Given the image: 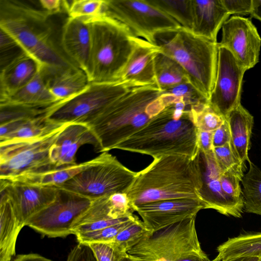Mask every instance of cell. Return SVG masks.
I'll use <instances>...</instances> for the list:
<instances>
[{
    "label": "cell",
    "instance_id": "cell-1",
    "mask_svg": "<svg viewBox=\"0 0 261 261\" xmlns=\"http://www.w3.org/2000/svg\"><path fill=\"white\" fill-rule=\"evenodd\" d=\"M50 16L18 0H0V29L32 58L44 77L77 67L56 46Z\"/></svg>",
    "mask_w": 261,
    "mask_h": 261
},
{
    "label": "cell",
    "instance_id": "cell-2",
    "mask_svg": "<svg viewBox=\"0 0 261 261\" xmlns=\"http://www.w3.org/2000/svg\"><path fill=\"white\" fill-rule=\"evenodd\" d=\"M178 100L155 85L137 87L108 106L87 125L96 137L100 152L115 149Z\"/></svg>",
    "mask_w": 261,
    "mask_h": 261
},
{
    "label": "cell",
    "instance_id": "cell-3",
    "mask_svg": "<svg viewBox=\"0 0 261 261\" xmlns=\"http://www.w3.org/2000/svg\"><path fill=\"white\" fill-rule=\"evenodd\" d=\"M181 98L167 106L145 126L118 144L115 149L150 155L195 158L199 153L198 130Z\"/></svg>",
    "mask_w": 261,
    "mask_h": 261
},
{
    "label": "cell",
    "instance_id": "cell-4",
    "mask_svg": "<svg viewBox=\"0 0 261 261\" xmlns=\"http://www.w3.org/2000/svg\"><path fill=\"white\" fill-rule=\"evenodd\" d=\"M202 186L199 153L194 159L167 155L154 159L137 172L126 193L133 210L137 206L161 200L201 199Z\"/></svg>",
    "mask_w": 261,
    "mask_h": 261
},
{
    "label": "cell",
    "instance_id": "cell-5",
    "mask_svg": "<svg viewBox=\"0 0 261 261\" xmlns=\"http://www.w3.org/2000/svg\"><path fill=\"white\" fill-rule=\"evenodd\" d=\"M91 33L86 74L90 83L120 81L138 37L118 21L101 14L86 18Z\"/></svg>",
    "mask_w": 261,
    "mask_h": 261
},
{
    "label": "cell",
    "instance_id": "cell-6",
    "mask_svg": "<svg viewBox=\"0 0 261 261\" xmlns=\"http://www.w3.org/2000/svg\"><path fill=\"white\" fill-rule=\"evenodd\" d=\"M154 44L180 64L191 84L208 100L216 76L218 42L180 27L156 33Z\"/></svg>",
    "mask_w": 261,
    "mask_h": 261
},
{
    "label": "cell",
    "instance_id": "cell-7",
    "mask_svg": "<svg viewBox=\"0 0 261 261\" xmlns=\"http://www.w3.org/2000/svg\"><path fill=\"white\" fill-rule=\"evenodd\" d=\"M195 218L147 232L127 253L138 261H210L200 246Z\"/></svg>",
    "mask_w": 261,
    "mask_h": 261
},
{
    "label": "cell",
    "instance_id": "cell-8",
    "mask_svg": "<svg viewBox=\"0 0 261 261\" xmlns=\"http://www.w3.org/2000/svg\"><path fill=\"white\" fill-rule=\"evenodd\" d=\"M137 87L126 81L90 83L82 92L54 105L46 117L59 124L87 125L108 106Z\"/></svg>",
    "mask_w": 261,
    "mask_h": 261
},
{
    "label": "cell",
    "instance_id": "cell-9",
    "mask_svg": "<svg viewBox=\"0 0 261 261\" xmlns=\"http://www.w3.org/2000/svg\"><path fill=\"white\" fill-rule=\"evenodd\" d=\"M137 173L106 152L101 161L86 168L58 187L92 200L114 193H126Z\"/></svg>",
    "mask_w": 261,
    "mask_h": 261
},
{
    "label": "cell",
    "instance_id": "cell-10",
    "mask_svg": "<svg viewBox=\"0 0 261 261\" xmlns=\"http://www.w3.org/2000/svg\"><path fill=\"white\" fill-rule=\"evenodd\" d=\"M68 124L41 138L0 143V178L8 179L55 168L49 158L50 149Z\"/></svg>",
    "mask_w": 261,
    "mask_h": 261
},
{
    "label": "cell",
    "instance_id": "cell-11",
    "mask_svg": "<svg viewBox=\"0 0 261 261\" xmlns=\"http://www.w3.org/2000/svg\"><path fill=\"white\" fill-rule=\"evenodd\" d=\"M102 13L121 23L135 36L153 44L156 33L181 27L148 0H105Z\"/></svg>",
    "mask_w": 261,
    "mask_h": 261
},
{
    "label": "cell",
    "instance_id": "cell-12",
    "mask_svg": "<svg viewBox=\"0 0 261 261\" xmlns=\"http://www.w3.org/2000/svg\"><path fill=\"white\" fill-rule=\"evenodd\" d=\"M58 188L55 199L25 224L42 237L65 238L72 234L74 225L92 201L87 197Z\"/></svg>",
    "mask_w": 261,
    "mask_h": 261
},
{
    "label": "cell",
    "instance_id": "cell-13",
    "mask_svg": "<svg viewBox=\"0 0 261 261\" xmlns=\"http://www.w3.org/2000/svg\"><path fill=\"white\" fill-rule=\"evenodd\" d=\"M246 71L227 49L218 45L216 76L208 103L225 119L241 104L242 82Z\"/></svg>",
    "mask_w": 261,
    "mask_h": 261
},
{
    "label": "cell",
    "instance_id": "cell-14",
    "mask_svg": "<svg viewBox=\"0 0 261 261\" xmlns=\"http://www.w3.org/2000/svg\"><path fill=\"white\" fill-rule=\"evenodd\" d=\"M218 45L227 49L246 70L259 61L261 38L250 19L239 16L228 18L222 27Z\"/></svg>",
    "mask_w": 261,
    "mask_h": 261
},
{
    "label": "cell",
    "instance_id": "cell-15",
    "mask_svg": "<svg viewBox=\"0 0 261 261\" xmlns=\"http://www.w3.org/2000/svg\"><path fill=\"white\" fill-rule=\"evenodd\" d=\"M59 188L0 179V191L10 199L16 215L24 226L32 216L50 204Z\"/></svg>",
    "mask_w": 261,
    "mask_h": 261
},
{
    "label": "cell",
    "instance_id": "cell-16",
    "mask_svg": "<svg viewBox=\"0 0 261 261\" xmlns=\"http://www.w3.org/2000/svg\"><path fill=\"white\" fill-rule=\"evenodd\" d=\"M206 204L199 199H175L154 201L134 208L151 231L160 229L185 219L196 216Z\"/></svg>",
    "mask_w": 261,
    "mask_h": 261
},
{
    "label": "cell",
    "instance_id": "cell-17",
    "mask_svg": "<svg viewBox=\"0 0 261 261\" xmlns=\"http://www.w3.org/2000/svg\"><path fill=\"white\" fill-rule=\"evenodd\" d=\"M199 161L202 186L200 198L208 206L227 216L242 217L244 203L228 197L222 190L220 176L222 172L215 158L213 150L203 152L199 150Z\"/></svg>",
    "mask_w": 261,
    "mask_h": 261
},
{
    "label": "cell",
    "instance_id": "cell-18",
    "mask_svg": "<svg viewBox=\"0 0 261 261\" xmlns=\"http://www.w3.org/2000/svg\"><path fill=\"white\" fill-rule=\"evenodd\" d=\"M91 144L99 152L98 142L86 124L70 123L63 129L49 151L50 161L55 168L76 164L75 154L81 146Z\"/></svg>",
    "mask_w": 261,
    "mask_h": 261
},
{
    "label": "cell",
    "instance_id": "cell-19",
    "mask_svg": "<svg viewBox=\"0 0 261 261\" xmlns=\"http://www.w3.org/2000/svg\"><path fill=\"white\" fill-rule=\"evenodd\" d=\"M61 46L66 57L86 74L90 52L91 33L86 18L68 17L62 27Z\"/></svg>",
    "mask_w": 261,
    "mask_h": 261
},
{
    "label": "cell",
    "instance_id": "cell-20",
    "mask_svg": "<svg viewBox=\"0 0 261 261\" xmlns=\"http://www.w3.org/2000/svg\"><path fill=\"white\" fill-rule=\"evenodd\" d=\"M162 51L156 45L138 37L135 48L119 81L130 82L139 87L156 84L154 58Z\"/></svg>",
    "mask_w": 261,
    "mask_h": 261
},
{
    "label": "cell",
    "instance_id": "cell-21",
    "mask_svg": "<svg viewBox=\"0 0 261 261\" xmlns=\"http://www.w3.org/2000/svg\"><path fill=\"white\" fill-rule=\"evenodd\" d=\"M193 13L192 32L217 42V34L230 14L221 0H191Z\"/></svg>",
    "mask_w": 261,
    "mask_h": 261
},
{
    "label": "cell",
    "instance_id": "cell-22",
    "mask_svg": "<svg viewBox=\"0 0 261 261\" xmlns=\"http://www.w3.org/2000/svg\"><path fill=\"white\" fill-rule=\"evenodd\" d=\"M39 70L36 62L24 52L1 68L0 101L23 87Z\"/></svg>",
    "mask_w": 261,
    "mask_h": 261
},
{
    "label": "cell",
    "instance_id": "cell-23",
    "mask_svg": "<svg viewBox=\"0 0 261 261\" xmlns=\"http://www.w3.org/2000/svg\"><path fill=\"white\" fill-rule=\"evenodd\" d=\"M111 195V194H110ZM110 195L93 199L91 203L71 229L75 236L94 231L125 221L134 215L114 219L112 215V204Z\"/></svg>",
    "mask_w": 261,
    "mask_h": 261
},
{
    "label": "cell",
    "instance_id": "cell-24",
    "mask_svg": "<svg viewBox=\"0 0 261 261\" xmlns=\"http://www.w3.org/2000/svg\"><path fill=\"white\" fill-rule=\"evenodd\" d=\"M229 127L230 143L237 157L245 166L250 161L248 150L253 125V116L241 104L228 114L226 119Z\"/></svg>",
    "mask_w": 261,
    "mask_h": 261
},
{
    "label": "cell",
    "instance_id": "cell-25",
    "mask_svg": "<svg viewBox=\"0 0 261 261\" xmlns=\"http://www.w3.org/2000/svg\"><path fill=\"white\" fill-rule=\"evenodd\" d=\"M23 227L8 196L0 191V261H11L15 255L17 237Z\"/></svg>",
    "mask_w": 261,
    "mask_h": 261
},
{
    "label": "cell",
    "instance_id": "cell-26",
    "mask_svg": "<svg viewBox=\"0 0 261 261\" xmlns=\"http://www.w3.org/2000/svg\"><path fill=\"white\" fill-rule=\"evenodd\" d=\"M106 153V152H102L95 158L82 163L54 168L43 172L23 174L5 179L42 186L59 187L86 168L101 161L105 156Z\"/></svg>",
    "mask_w": 261,
    "mask_h": 261
},
{
    "label": "cell",
    "instance_id": "cell-27",
    "mask_svg": "<svg viewBox=\"0 0 261 261\" xmlns=\"http://www.w3.org/2000/svg\"><path fill=\"white\" fill-rule=\"evenodd\" d=\"M59 101L48 88L43 74L39 70L23 87L0 104H15L34 107H50Z\"/></svg>",
    "mask_w": 261,
    "mask_h": 261
},
{
    "label": "cell",
    "instance_id": "cell-28",
    "mask_svg": "<svg viewBox=\"0 0 261 261\" xmlns=\"http://www.w3.org/2000/svg\"><path fill=\"white\" fill-rule=\"evenodd\" d=\"M44 79L48 88L59 102L80 93L90 84L86 73L78 67L64 70Z\"/></svg>",
    "mask_w": 261,
    "mask_h": 261
},
{
    "label": "cell",
    "instance_id": "cell-29",
    "mask_svg": "<svg viewBox=\"0 0 261 261\" xmlns=\"http://www.w3.org/2000/svg\"><path fill=\"white\" fill-rule=\"evenodd\" d=\"M217 251L215 259L218 261L243 256L261 258V232L241 234L229 238L217 247Z\"/></svg>",
    "mask_w": 261,
    "mask_h": 261
},
{
    "label": "cell",
    "instance_id": "cell-30",
    "mask_svg": "<svg viewBox=\"0 0 261 261\" xmlns=\"http://www.w3.org/2000/svg\"><path fill=\"white\" fill-rule=\"evenodd\" d=\"M154 70L156 84L162 91L181 83H190L180 64L162 51L155 57Z\"/></svg>",
    "mask_w": 261,
    "mask_h": 261
},
{
    "label": "cell",
    "instance_id": "cell-31",
    "mask_svg": "<svg viewBox=\"0 0 261 261\" xmlns=\"http://www.w3.org/2000/svg\"><path fill=\"white\" fill-rule=\"evenodd\" d=\"M248 171L242 180L244 210L261 215V170L250 161Z\"/></svg>",
    "mask_w": 261,
    "mask_h": 261
},
{
    "label": "cell",
    "instance_id": "cell-32",
    "mask_svg": "<svg viewBox=\"0 0 261 261\" xmlns=\"http://www.w3.org/2000/svg\"><path fill=\"white\" fill-rule=\"evenodd\" d=\"M64 124L55 123L46 116L29 119L16 130L1 139L0 143L41 138L53 133Z\"/></svg>",
    "mask_w": 261,
    "mask_h": 261
},
{
    "label": "cell",
    "instance_id": "cell-33",
    "mask_svg": "<svg viewBox=\"0 0 261 261\" xmlns=\"http://www.w3.org/2000/svg\"><path fill=\"white\" fill-rule=\"evenodd\" d=\"M148 2L176 21L182 28L192 31L191 0H148Z\"/></svg>",
    "mask_w": 261,
    "mask_h": 261
},
{
    "label": "cell",
    "instance_id": "cell-34",
    "mask_svg": "<svg viewBox=\"0 0 261 261\" xmlns=\"http://www.w3.org/2000/svg\"><path fill=\"white\" fill-rule=\"evenodd\" d=\"M190 111L195 125L199 131L214 132L225 120L208 102L192 106Z\"/></svg>",
    "mask_w": 261,
    "mask_h": 261
},
{
    "label": "cell",
    "instance_id": "cell-35",
    "mask_svg": "<svg viewBox=\"0 0 261 261\" xmlns=\"http://www.w3.org/2000/svg\"><path fill=\"white\" fill-rule=\"evenodd\" d=\"M53 106L42 107L15 104H0V124L18 119H31L47 116Z\"/></svg>",
    "mask_w": 261,
    "mask_h": 261
},
{
    "label": "cell",
    "instance_id": "cell-36",
    "mask_svg": "<svg viewBox=\"0 0 261 261\" xmlns=\"http://www.w3.org/2000/svg\"><path fill=\"white\" fill-rule=\"evenodd\" d=\"M246 168L242 163L238 164L222 172L220 176L221 187L224 193L232 199L243 203L240 182Z\"/></svg>",
    "mask_w": 261,
    "mask_h": 261
},
{
    "label": "cell",
    "instance_id": "cell-37",
    "mask_svg": "<svg viewBox=\"0 0 261 261\" xmlns=\"http://www.w3.org/2000/svg\"><path fill=\"white\" fill-rule=\"evenodd\" d=\"M150 230L138 217L120 231L112 242L121 251L127 252Z\"/></svg>",
    "mask_w": 261,
    "mask_h": 261
},
{
    "label": "cell",
    "instance_id": "cell-38",
    "mask_svg": "<svg viewBox=\"0 0 261 261\" xmlns=\"http://www.w3.org/2000/svg\"><path fill=\"white\" fill-rule=\"evenodd\" d=\"M138 217L134 215L130 219L105 228L76 235L79 243H108L112 242L117 235L135 220Z\"/></svg>",
    "mask_w": 261,
    "mask_h": 261
},
{
    "label": "cell",
    "instance_id": "cell-39",
    "mask_svg": "<svg viewBox=\"0 0 261 261\" xmlns=\"http://www.w3.org/2000/svg\"><path fill=\"white\" fill-rule=\"evenodd\" d=\"M105 0L65 1L66 11L71 18H90L102 13Z\"/></svg>",
    "mask_w": 261,
    "mask_h": 261
},
{
    "label": "cell",
    "instance_id": "cell-40",
    "mask_svg": "<svg viewBox=\"0 0 261 261\" xmlns=\"http://www.w3.org/2000/svg\"><path fill=\"white\" fill-rule=\"evenodd\" d=\"M162 92L181 98L186 104L190 107L200 103L208 102V100L191 83H181Z\"/></svg>",
    "mask_w": 261,
    "mask_h": 261
},
{
    "label": "cell",
    "instance_id": "cell-41",
    "mask_svg": "<svg viewBox=\"0 0 261 261\" xmlns=\"http://www.w3.org/2000/svg\"><path fill=\"white\" fill-rule=\"evenodd\" d=\"M88 244L97 261H119L127 253L120 250L112 242L91 243Z\"/></svg>",
    "mask_w": 261,
    "mask_h": 261
},
{
    "label": "cell",
    "instance_id": "cell-42",
    "mask_svg": "<svg viewBox=\"0 0 261 261\" xmlns=\"http://www.w3.org/2000/svg\"><path fill=\"white\" fill-rule=\"evenodd\" d=\"M213 151L217 163L222 172L235 165L242 163L237 157L230 142L224 146L214 147Z\"/></svg>",
    "mask_w": 261,
    "mask_h": 261
},
{
    "label": "cell",
    "instance_id": "cell-43",
    "mask_svg": "<svg viewBox=\"0 0 261 261\" xmlns=\"http://www.w3.org/2000/svg\"><path fill=\"white\" fill-rule=\"evenodd\" d=\"M66 261H97L88 244L79 243L69 252Z\"/></svg>",
    "mask_w": 261,
    "mask_h": 261
},
{
    "label": "cell",
    "instance_id": "cell-44",
    "mask_svg": "<svg viewBox=\"0 0 261 261\" xmlns=\"http://www.w3.org/2000/svg\"><path fill=\"white\" fill-rule=\"evenodd\" d=\"M223 5L230 14H250L252 0H221Z\"/></svg>",
    "mask_w": 261,
    "mask_h": 261
},
{
    "label": "cell",
    "instance_id": "cell-45",
    "mask_svg": "<svg viewBox=\"0 0 261 261\" xmlns=\"http://www.w3.org/2000/svg\"><path fill=\"white\" fill-rule=\"evenodd\" d=\"M229 127L226 119L223 124L214 132L213 145L214 147L224 146L230 141Z\"/></svg>",
    "mask_w": 261,
    "mask_h": 261
},
{
    "label": "cell",
    "instance_id": "cell-46",
    "mask_svg": "<svg viewBox=\"0 0 261 261\" xmlns=\"http://www.w3.org/2000/svg\"><path fill=\"white\" fill-rule=\"evenodd\" d=\"M213 135L214 132L198 130V143L200 151L206 153L213 150Z\"/></svg>",
    "mask_w": 261,
    "mask_h": 261
},
{
    "label": "cell",
    "instance_id": "cell-47",
    "mask_svg": "<svg viewBox=\"0 0 261 261\" xmlns=\"http://www.w3.org/2000/svg\"><path fill=\"white\" fill-rule=\"evenodd\" d=\"M41 9L50 16L62 11L64 8L63 1L60 0H39Z\"/></svg>",
    "mask_w": 261,
    "mask_h": 261
},
{
    "label": "cell",
    "instance_id": "cell-48",
    "mask_svg": "<svg viewBox=\"0 0 261 261\" xmlns=\"http://www.w3.org/2000/svg\"><path fill=\"white\" fill-rule=\"evenodd\" d=\"M11 261H53L36 253L18 254Z\"/></svg>",
    "mask_w": 261,
    "mask_h": 261
},
{
    "label": "cell",
    "instance_id": "cell-49",
    "mask_svg": "<svg viewBox=\"0 0 261 261\" xmlns=\"http://www.w3.org/2000/svg\"><path fill=\"white\" fill-rule=\"evenodd\" d=\"M251 17L261 22V0H252Z\"/></svg>",
    "mask_w": 261,
    "mask_h": 261
},
{
    "label": "cell",
    "instance_id": "cell-50",
    "mask_svg": "<svg viewBox=\"0 0 261 261\" xmlns=\"http://www.w3.org/2000/svg\"><path fill=\"white\" fill-rule=\"evenodd\" d=\"M225 261H261V258L253 256H243L231 258Z\"/></svg>",
    "mask_w": 261,
    "mask_h": 261
},
{
    "label": "cell",
    "instance_id": "cell-51",
    "mask_svg": "<svg viewBox=\"0 0 261 261\" xmlns=\"http://www.w3.org/2000/svg\"><path fill=\"white\" fill-rule=\"evenodd\" d=\"M119 261H138L135 257L128 254L127 253L122 256Z\"/></svg>",
    "mask_w": 261,
    "mask_h": 261
},
{
    "label": "cell",
    "instance_id": "cell-52",
    "mask_svg": "<svg viewBox=\"0 0 261 261\" xmlns=\"http://www.w3.org/2000/svg\"><path fill=\"white\" fill-rule=\"evenodd\" d=\"M210 261H218L217 260H216L215 258L214 259H213V260H210Z\"/></svg>",
    "mask_w": 261,
    "mask_h": 261
}]
</instances>
